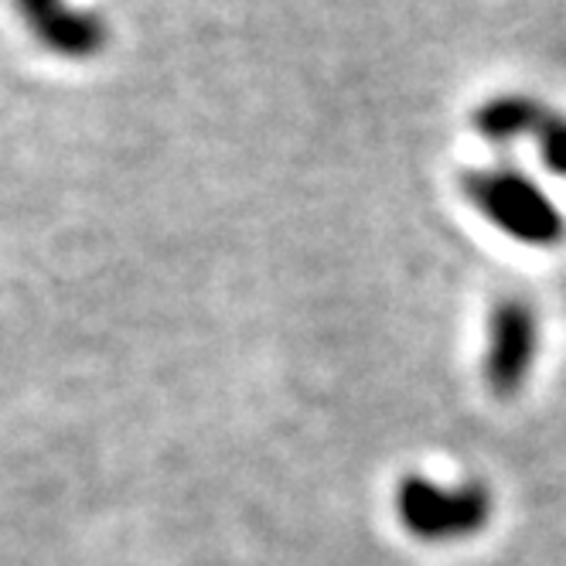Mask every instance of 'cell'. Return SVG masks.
Segmentation results:
<instances>
[{"label": "cell", "mask_w": 566, "mask_h": 566, "mask_svg": "<svg viewBox=\"0 0 566 566\" xmlns=\"http://www.w3.org/2000/svg\"><path fill=\"white\" fill-rule=\"evenodd\" d=\"M468 206L525 247H556L566 239V219L549 195L512 165H484L461 175Z\"/></svg>", "instance_id": "obj_1"}, {"label": "cell", "mask_w": 566, "mask_h": 566, "mask_svg": "<svg viewBox=\"0 0 566 566\" xmlns=\"http://www.w3.org/2000/svg\"><path fill=\"white\" fill-rule=\"evenodd\" d=\"M396 515L402 530L423 543H458L484 530L492 518V495L481 484L443 489L430 478H402L396 489Z\"/></svg>", "instance_id": "obj_2"}, {"label": "cell", "mask_w": 566, "mask_h": 566, "mask_svg": "<svg viewBox=\"0 0 566 566\" xmlns=\"http://www.w3.org/2000/svg\"><path fill=\"white\" fill-rule=\"evenodd\" d=\"M474 130L489 144H512L518 137H533L543 165L566 178V113L525 93H502L484 99L471 113Z\"/></svg>", "instance_id": "obj_3"}, {"label": "cell", "mask_w": 566, "mask_h": 566, "mask_svg": "<svg viewBox=\"0 0 566 566\" xmlns=\"http://www.w3.org/2000/svg\"><path fill=\"white\" fill-rule=\"evenodd\" d=\"M539 352V321L525 301H499L489 314V338H484V386L499 399L522 392Z\"/></svg>", "instance_id": "obj_4"}, {"label": "cell", "mask_w": 566, "mask_h": 566, "mask_svg": "<svg viewBox=\"0 0 566 566\" xmlns=\"http://www.w3.org/2000/svg\"><path fill=\"white\" fill-rule=\"evenodd\" d=\"M14 8L38 42L62 59H93L109 42V28L99 14L72 11L65 0H14Z\"/></svg>", "instance_id": "obj_5"}]
</instances>
